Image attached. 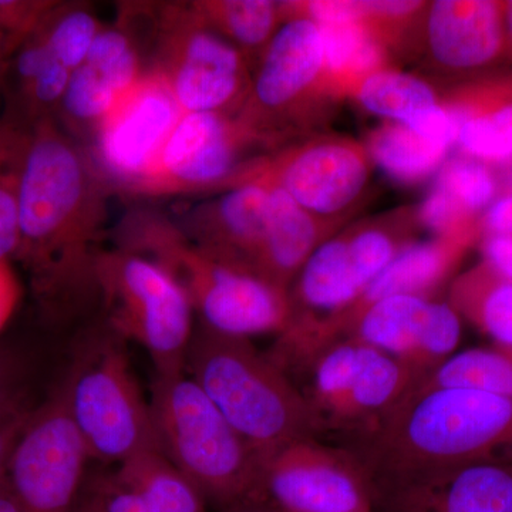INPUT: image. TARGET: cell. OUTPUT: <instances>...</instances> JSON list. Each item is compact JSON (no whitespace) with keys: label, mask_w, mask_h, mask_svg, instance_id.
<instances>
[{"label":"cell","mask_w":512,"mask_h":512,"mask_svg":"<svg viewBox=\"0 0 512 512\" xmlns=\"http://www.w3.org/2000/svg\"><path fill=\"white\" fill-rule=\"evenodd\" d=\"M76 512H103L101 511V505L99 497H97L96 491L92 485L84 487L82 498H80L79 507Z\"/></svg>","instance_id":"42"},{"label":"cell","mask_w":512,"mask_h":512,"mask_svg":"<svg viewBox=\"0 0 512 512\" xmlns=\"http://www.w3.org/2000/svg\"><path fill=\"white\" fill-rule=\"evenodd\" d=\"M134 13L148 70L181 111L237 116L254 73L248 57L207 28L190 2H134Z\"/></svg>","instance_id":"6"},{"label":"cell","mask_w":512,"mask_h":512,"mask_svg":"<svg viewBox=\"0 0 512 512\" xmlns=\"http://www.w3.org/2000/svg\"><path fill=\"white\" fill-rule=\"evenodd\" d=\"M185 369L261 463L293 441L320 436L302 390L247 338L201 323L194 329Z\"/></svg>","instance_id":"4"},{"label":"cell","mask_w":512,"mask_h":512,"mask_svg":"<svg viewBox=\"0 0 512 512\" xmlns=\"http://www.w3.org/2000/svg\"><path fill=\"white\" fill-rule=\"evenodd\" d=\"M454 387L512 397V348H474L454 353L427 373L414 389Z\"/></svg>","instance_id":"30"},{"label":"cell","mask_w":512,"mask_h":512,"mask_svg":"<svg viewBox=\"0 0 512 512\" xmlns=\"http://www.w3.org/2000/svg\"><path fill=\"white\" fill-rule=\"evenodd\" d=\"M23 399L19 387V369L12 357L0 352V412Z\"/></svg>","instance_id":"40"},{"label":"cell","mask_w":512,"mask_h":512,"mask_svg":"<svg viewBox=\"0 0 512 512\" xmlns=\"http://www.w3.org/2000/svg\"><path fill=\"white\" fill-rule=\"evenodd\" d=\"M271 190L268 228L251 272L289 293L303 265L339 225L319 220L279 188Z\"/></svg>","instance_id":"21"},{"label":"cell","mask_w":512,"mask_h":512,"mask_svg":"<svg viewBox=\"0 0 512 512\" xmlns=\"http://www.w3.org/2000/svg\"><path fill=\"white\" fill-rule=\"evenodd\" d=\"M103 512H156L137 491L121 483L116 474L92 484Z\"/></svg>","instance_id":"35"},{"label":"cell","mask_w":512,"mask_h":512,"mask_svg":"<svg viewBox=\"0 0 512 512\" xmlns=\"http://www.w3.org/2000/svg\"><path fill=\"white\" fill-rule=\"evenodd\" d=\"M484 264L512 282V237L490 235L483 242Z\"/></svg>","instance_id":"38"},{"label":"cell","mask_w":512,"mask_h":512,"mask_svg":"<svg viewBox=\"0 0 512 512\" xmlns=\"http://www.w3.org/2000/svg\"><path fill=\"white\" fill-rule=\"evenodd\" d=\"M90 456L62 389L32 416L10 457L8 480L20 512H76Z\"/></svg>","instance_id":"13"},{"label":"cell","mask_w":512,"mask_h":512,"mask_svg":"<svg viewBox=\"0 0 512 512\" xmlns=\"http://www.w3.org/2000/svg\"><path fill=\"white\" fill-rule=\"evenodd\" d=\"M227 512H278L274 507H271L265 501H254V503H248L244 505H239V507L234 508V510H229Z\"/></svg>","instance_id":"43"},{"label":"cell","mask_w":512,"mask_h":512,"mask_svg":"<svg viewBox=\"0 0 512 512\" xmlns=\"http://www.w3.org/2000/svg\"><path fill=\"white\" fill-rule=\"evenodd\" d=\"M340 444L377 484L512 458V397L454 387L413 389Z\"/></svg>","instance_id":"2"},{"label":"cell","mask_w":512,"mask_h":512,"mask_svg":"<svg viewBox=\"0 0 512 512\" xmlns=\"http://www.w3.org/2000/svg\"><path fill=\"white\" fill-rule=\"evenodd\" d=\"M434 184L476 220H481L484 212L497 200L498 180L493 168L473 158L461 156L446 161Z\"/></svg>","instance_id":"33"},{"label":"cell","mask_w":512,"mask_h":512,"mask_svg":"<svg viewBox=\"0 0 512 512\" xmlns=\"http://www.w3.org/2000/svg\"><path fill=\"white\" fill-rule=\"evenodd\" d=\"M261 500L279 512H375V491L345 448L306 437L262 461Z\"/></svg>","instance_id":"14"},{"label":"cell","mask_w":512,"mask_h":512,"mask_svg":"<svg viewBox=\"0 0 512 512\" xmlns=\"http://www.w3.org/2000/svg\"><path fill=\"white\" fill-rule=\"evenodd\" d=\"M32 130V128H30ZM29 128L0 117V259L15 256L19 244V197Z\"/></svg>","instance_id":"31"},{"label":"cell","mask_w":512,"mask_h":512,"mask_svg":"<svg viewBox=\"0 0 512 512\" xmlns=\"http://www.w3.org/2000/svg\"><path fill=\"white\" fill-rule=\"evenodd\" d=\"M101 29L103 25L89 3L59 2L35 35L74 72L86 59Z\"/></svg>","instance_id":"32"},{"label":"cell","mask_w":512,"mask_h":512,"mask_svg":"<svg viewBox=\"0 0 512 512\" xmlns=\"http://www.w3.org/2000/svg\"><path fill=\"white\" fill-rule=\"evenodd\" d=\"M365 144L312 134L266 156L249 158L222 191L235 185H271L319 220L340 225L365 197L372 175Z\"/></svg>","instance_id":"10"},{"label":"cell","mask_w":512,"mask_h":512,"mask_svg":"<svg viewBox=\"0 0 512 512\" xmlns=\"http://www.w3.org/2000/svg\"><path fill=\"white\" fill-rule=\"evenodd\" d=\"M352 100L373 116L407 127H413L443 103L429 82L393 66L367 77Z\"/></svg>","instance_id":"28"},{"label":"cell","mask_w":512,"mask_h":512,"mask_svg":"<svg viewBox=\"0 0 512 512\" xmlns=\"http://www.w3.org/2000/svg\"><path fill=\"white\" fill-rule=\"evenodd\" d=\"M448 303L497 345L512 348V282L490 266L483 262L457 278Z\"/></svg>","instance_id":"27"},{"label":"cell","mask_w":512,"mask_h":512,"mask_svg":"<svg viewBox=\"0 0 512 512\" xmlns=\"http://www.w3.org/2000/svg\"><path fill=\"white\" fill-rule=\"evenodd\" d=\"M20 289L18 279L8 265L0 259V332L15 311L19 302Z\"/></svg>","instance_id":"39"},{"label":"cell","mask_w":512,"mask_h":512,"mask_svg":"<svg viewBox=\"0 0 512 512\" xmlns=\"http://www.w3.org/2000/svg\"><path fill=\"white\" fill-rule=\"evenodd\" d=\"M9 55H8V46H6V37L5 33H3L2 28H0V77L3 76V72H5L6 63H8Z\"/></svg>","instance_id":"45"},{"label":"cell","mask_w":512,"mask_h":512,"mask_svg":"<svg viewBox=\"0 0 512 512\" xmlns=\"http://www.w3.org/2000/svg\"><path fill=\"white\" fill-rule=\"evenodd\" d=\"M57 3L52 0H0V28L5 33L9 59L35 35Z\"/></svg>","instance_id":"34"},{"label":"cell","mask_w":512,"mask_h":512,"mask_svg":"<svg viewBox=\"0 0 512 512\" xmlns=\"http://www.w3.org/2000/svg\"><path fill=\"white\" fill-rule=\"evenodd\" d=\"M375 512H512V458L377 484Z\"/></svg>","instance_id":"19"},{"label":"cell","mask_w":512,"mask_h":512,"mask_svg":"<svg viewBox=\"0 0 512 512\" xmlns=\"http://www.w3.org/2000/svg\"><path fill=\"white\" fill-rule=\"evenodd\" d=\"M97 289L106 326L143 346L160 377L183 375L194 335V308L163 266L128 249H103Z\"/></svg>","instance_id":"8"},{"label":"cell","mask_w":512,"mask_h":512,"mask_svg":"<svg viewBox=\"0 0 512 512\" xmlns=\"http://www.w3.org/2000/svg\"><path fill=\"white\" fill-rule=\"evenodd\" d=\"M33 410L25 400L20 399L0 412V478L6 476L10 457Z\"/></svg>","instance_id":"36"},{"label":"cell","mask_w":512,"mask_h":512,"mask_svg":"<svg viewBox=\"0 0 512 512\" xmlns=\"http://www.w3.org/2000/svg\"><path fill=\"white\" fill-rule=\"evenodd\" d=\"M323 73L333 100L352 99L367 77L392 67V52L366 22L319 26Z\"/></svg>","instance_id":"24"},{"label":"cell","mask_w":512,"mask_h":512,"mask_svg":"<svg viewBox=\"0 0 512 512\" xmlns=\"http://www.w3.org/2000/svg\"><path fill=\"white\" fill-rule=\"evenodd\" d=\"M511 190H512V178H511Z\"/></svg>","instance_id":"46"},{"label":"cell","mask_w":512,"mask_h":512,"mask_svg":"<svg viewBox=\"0 0 512 512\" xmlns=\"http://www.w3.org/2000/svg\"><path fill=\"white\" fill-rule=\"evenodd\" d=\"M113 26H103L86 59L74 70L56 120L79 143L89 144L101 121L148 72L136 26L117 6Z\"/></svg>","instance_id":"17"},{"label":"cell","mask_w":512,"mask_h":512,"mask_svg":"<svg viewBox=\"0 0 512 512\" xmlns=\"http://www.w3.org/2000/svg\"><path fill=\"white\" fill-rule=\"evenodd\" d=\"M412 210L332 235L316 248L289 289L291 322H319L345 312L370 282L412 244Z\"/></svg>","instance_id":"11"},{"label":"cell","mask_w":512,"mask_h":512,"mask_svg":"<svg viewBox=\"0 0 512 512\" xmlns=\"http://www.w3.org/2000/svg\"><path fill=\"white\" fill-rule=\"evenodd\" d=\"M183 114L153 70L117 101L84 148L111 192L124 195L143 177Z\"/></svg>","instance_id":"16"},{"label":"cell","mask_w":512,"mask_h":512,"mask_svg":"<svg viewBox=\"0 0 512 512\" xmlns=\"http://www.w3.org/2000/svg\"><path fill=\"white\" fill-rule=\"evenodd\" d=\"M284 23L252 73L237 120L259 150H278L312 136L335 100L326 90L319 26L286 12Z\"/></svg>","instance_id":"7"},{"label":"cell","mask_w":512,"mask_h":512,"mask_svg":"<svg viewBox=\"0 0 512 512\" xmlns=\"http://www.w3.org/2000/svg\"><path fill=\"white\" fill-rule=\"evenodd\" d=\"M221 192L175 222L197 247L225 264L251 272L268 228L271 187L245 183Z\"/></svg>","instance_id":"20"},{"label":"cell","mask_w":512,"mask_h":512,"mask_svg":"<svg viewBox=\"0 0 512 512\" xmlns=\"http://www.w3.org/2000/svg\"><path fill=\"white\" fill-rule=\"evenodd\" d=\"M161 453L224 512L261 500V460L191 377H156L151 396Z\"/></svg>","instance_id":"5"},{"label":"cell","mask_w":512,"mask_h":512,"mask_svg":"<svg viewBox=\"0 0 512 512\" xmlns=\"http://www.w3.org/2000/svg\"><path fill=\"white\" fill-rule=\"evenodd\" d=\"M109 185L56 119L30 130L19 197L16 258L55 318L99 301L96 265L109 224Z\"/></svg>","instance_id":"1"},{"label":"cell","mask_w":512,"mask_h":512,"mask_svg":"<svg viewBox=\"0 0 512 512\" xmlns=\"http://www.w3.org/2000/svg\"><path fill=\"white\" fill-rule=\"evenodd\" d=\"M443 101L456 116L464 157L490 167L512 164V82L470 84Z\"/></svg>","instance_id":"22"},{"label":"cell","mask_w":512,"mask_h":512,"mask_svg":"<svg viewBox=\"0 0 512 512\" xmlns=\"http://www.w3.org/2000/svg\"><path fill=\"white\" fill-rule=\"evenodd\" d=\"M114 474L156 512H205L204 495L161 451L138 454Z\"/></svg>","instance_id":"29"},{"label":"cell","mask_w":512,"mask_h":512,"mask_svg":"<svg viewBox=\"0 0 512 512\" xmlns=\"http://www.w3.org/2000/svg\"><path fill=\"white\" fill-rule=\"evenodd\" d=\"M446 74L476 73L508 50L504 3L491 0L427 2L410 50L420 46Z\"/></svg>","instance_id":"18"},{"label":"cell","mask_w":512,"mask_h":512,"mask_svg":"<svg viewBox=\"0 0 512 512\" xmlns=\"http://www.w3.org/2000/svg\"><path fill=\"white\" fill-rule=\"evenodd\" d=\"M505 30H507L508 50H512V2L504 3Z\"/></svg>","instance_id":"44"},{"label":"cell","mask_w":512,"mask_h":512,"mask_svg":"<svg viewBox=\"0 0 512 512\" xmlns=\"http://www.w3.org/2000/svg\"><path fill=\"white\" fill-rule=\"evenodd\" d=\"M353 339L402 360L420 380L456 353L461 320L448 302L417 295H396L372 303L349 318L309 323L301 336L305 352Z\"/></svg>","instance_id":"12"},{"label":"cell","mask_w":512,"mask_h":512,"mask_svg":"<svg viewBox=\"0 0 512 512\" xmlns=\"http://www.w3.org/2000/svg\"><path fill=\"white\" fill-rule=\"evenodd\" d=\"M114 239L116 247L163 266L187 293L207 328L249 339L282 333L291 323L288 292L208 254L161 212L134 208L117 225Z\"/></svg>","instance_id":"3"},{"label":"cell","mask_w":512,"mask_h":512,"mask_svg":"<svg viewBox=\"0 0 512 512\" xmlns=\"http://www.w3.org/2000/svg\"><path fill=\"white\" fill-rule=\"evenodd\" d=\"M473 242L434 237L412 242L370 282L359 299L345 312L325 322L349 318L366 306L396 295L433 298V293L450 278Z\"/></svg>","instance_id":"23"},{"label":"cell","mask_w":512,"mask_h":512,"mask_svg":"<svg viewBox=\"0 0 512 512\" xmlns=\"http://www.w3.org/2000/svg\"><path fill=\"white\" fill-rule=\"evenodd\" d=\"M192 12L212 32L248 57H259L284 23L282 2L272 0H190Z\"/></svg>","instance_id":"25"},{"label":"cell","mask_w":512,"mask_h":512,"mask_svg":"<svg viewBox=\"0 0 512 512\" xmlns=\"http://www.w3.org/2000/svg\"><path fill=\"white\" fill-rule=\"evenodd\" d=\"M252 148L237 117L184 113L146 173L124 195L164 198L222 191Z\"/></svg>","instance_id":"15"},{"label":"cell","mask_w":512,"mask_h":512,"mask_svg":"<svg viewBox=\"0 0 512 512\" xmlns=\"http://www.w3.org/2000/svg\"><path fill=\"white\" fill-rule=\"evenodd\" d=\"M367 154L387 177L404 185L419 184L446 164V144L421 136L412 128L384 121L366 137Z\"/></svg>","instance_id":"26"},{"label":"cell","mask_w":512,"mask_h":512,"mask_svg":"<svg viewBox=\"0 0 512 512\" xmlns=\"http://www.w3.org/2000/svg\"><path fill=\"white\" fill-rule=\"evenodd\" d=\"M0 512H20L9 485L8 474L0 478Z\"/></svg>","instance_id":"41"},{"label":"cell","mask_w":512,"mask_h":512,"mask_svg":"<svg viewBox=\"0 0 512 512\" xmlns=\"http://www.w3.org/2000/svg\"><path fill=\"white\" fill-rule=\"evenodd\" d=\"M279 512V511H278Z\"/></svg>","instance_id":"47"},{"label":"cell","mask_w":512,"mask_h":512,"mask_svg":"<svg viewBox=\"0 0 512 512\" xmlns=\"http://www.w3.org/2000/svg\"><path fill=\"white\" fill-rule=\"evenodd\" d=\"M480 229L490 235L512 237V190L505 192L488 207L480 220Z\"/></svg>","instance_id":"37"},{"label":"cell","mask_w":512,"mask_h":512,"mask_svg":"<svg viewBox=\"0 0 512 512\" xmlns=\"http://www.w3.org/2000/svg\"><path fill=\"white\" fill-rule=\"evenodd\" d=\"M119 339L109 328L93 336L60 389L89 456L121 464L161 448Z\"/></svg>","instance_id":"9"}]
</instances>
